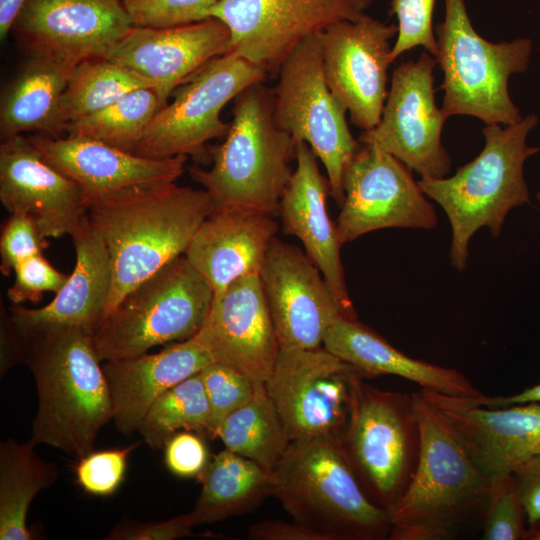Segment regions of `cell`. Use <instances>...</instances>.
<instances>
[{"label": "cell", "mask_w": 540, "mask_h": 540, "mask_svg": "<svg viewBox=\"0 0 540 540\" xmlns=\"http://www.w3.org/2000/svg\"><path fill=\"white\" fill-rule=\"evenodd\" d=\"M0 201L10 215L29 218L43 241L74 235L88 216L81 187L22 135L0 145Z\"/></svg>", "instance_id": "obj_19"}, {"label": "cell", "mask_w": 540, "mask_h": 540, "mask_svg": "<svg viewBox=\"0 0 540 540\" xmlns=\"http://www.w3.org/2000/svg\"><path fill=\"white\" fill-rule=\"evenodd\" d=\"M197 478L202 487L189 512L195 526L248 513L274 495L271 471L226 448L209 460Z\"/></svg>", "instance_id": "obj_30"}, {"label": "cell", "mask_w": 540, "mask_h": 540, "mask_svg": "<svg viewBox=\"0 0 540 540\" xmlns=\"http://www.w3.org/2000/svg\"><path fill=\"white\" fill-rule=\"evenodd\" d=\"M259 277L280 349L321 347L344 317L319 268L295 245L273 238Z\"/></svg>", "instance_id": "obj_18"}, {"label": "cell", "mask_w": 540, "mask_h": 540, "mask_svg": "<svg viewBox=\"0 0 540 540\" xmlns=\"http://www.w3.org/2000/svg\"><path fill=\"white\" fill-rule=\"evenodd\" d=\"M413 394L419 458L406 491L388 510V539L439 540L484 509L490 478L475 464L444 415L420 391Z\"/></svg>", "instance_id": "obj_3"}, {"label": "cell", "mask_w": 540, "mask_h": 540, "mask_svg": "<svg viewBox=\"0 0 540 540\" xmlns=\"http://www.w3.org/2000/svg\"><path fill=\"white\" fill-rule=\"evenodd\" d=\"M210 408L199 373L162 393L150 406L138 432L152 448H164L180 430L208 436Z\"/></svg>", "instance_id": "obj_35"}, {"label": "cell", "mask_w": 540, "mask_h": 540, "mask_svg": "<svg viewBox=\"0 0 540 540\" xmlns=\"http://www.w3.org/2000/svg\"><path fill=\"white\" fill-rule=\"evenodd\" d=\"M317 156L304 141H296V168L279 205L283 232L296 236L330 286L343 316L357 319L340 256L343 243L327 211L330 185Z\"/></svg>", "instance_id": "obj_23"}, {"label": "cell", "mask_w": 540, "mask_h": 540, "mask_svg": "<svg viewBox=\"0 0 540 540\" xmlns=\"http://www.w3.org/2000/svg\"><path fill=\"white\" fill-rule=\"evenodd\" d=\"M132 25L120 0H27L10 32L29 56L74 68L105 58Z\"/></svg>", "instance_id": "obj_17"}, {"label": "cell", "mask_w": 540, "mask_h": 540, "mask_svg": "<svg viewBox=\"0 0 540 540\" xmlns=\"http://www.w3.org/2000/svg\"><path fill=\"white\" fill-rule=\"evenodd\" d=\"M537 122V115L529 114L504 127L486 125L485 145L473 160L452 176L418 180L424 194L437 202L449 219V257L456 270L465 269L470 240L480 228L488 227L492 236L498 237L508 213L530 202L523 167L530 156L540 151V147L526 144Z\"/></svg>", "instance_id": "obj_4"}, {"label": "cell", "mask_w": 540, "mask_h": 540, "mask_svg": "<svg viewBox=\"0 0 540 540\" xmlns=\"http://www.w3.org/2000/svg\"><path fill=\"white\" fill-rule=\"evenodd\" d=\"M296 142L277 126L272 91L263 82L235 99L225 140L212 151L209 170L190 167L191 177L220 205H240L275 214L293 171Z\"/></svg>", "instance_id": "obj_6"}, {"label": "cell", "mask_w": 540, "mask_h": 540, "mask_svg": "<svg viewBox=\"0 0 540 540\" xmlns=\"http://www.w3.org/2000/svg\"><path fill=\"white\" fill-rule=\"evenodd\" d=\"M72 69L46 58L29 56L2 94L1 139L23 132L59 137L60 102Z\"/></svg>", "instance_id": "obj_29"}, {"label": "cell", "mask_w": 540, "mask_h": 540, "mask_svg": "<svg viewBox=\"0 0 540 540\" xmlns=\"http://www.w3.org/2000/svg\"><path fill=\"white\" fill-rule=\"evenodd\" d=\"M27 138L48 164L81 187L86 201L131 186L175 182L188 158L143 157L80 136L34 134Z\"/></svg>", "instance_id": "obj_25"}, {"label": "cell", "mask_w": 540, "mask_h": 540, "mask_svg": "<svg viewBox=\"0 0 540 540\" xmlns=\"http://www.w3.org/2000/svg\"><path fill=\"white\" fill-rule=\"evenodd\" d=\"M343 188L336 223L343 244L379 229L437 225L435 208L412 170L375 144L361 143L345 168Z\"/></svg>", "instance_id": "obj_13"}, {"label": "cell", "mask_w": 540, "mask_h": 540, "mask_svg": "<svg viewBox=\"0 0 540 540\" xmlns=\"http://www.w3.org/2000/svg\"><path fill=\"white\" fill-rule=\"evenodd\" d=\"M483 540H526L528 527L513 473L490 477L484 507Z\"/></svg>", "instance_id": "obj_36"}, {"label": "cell", "mask_w": 540, "mask_h": 540, "mask_svg": "<svg viewBox=\"0 0 540 540\" xmlns=\"http://www.w3.org/2000/svg\"><path fill=\"white\" fill-rule=\"evenodd\" d=\"M347 0H218L208 18L222 21L230 32L233 53L278 73L285 59L304 40L329 25L364 16Z\"/></svg>", "instance_id": "obj_15"}, {"label": "cell", "mask_w": 540, "mask_h": 540, "mask_svg": "<svg viewBox=\"0 0 540 540\" xmlns=\"http://www.w3.org/2000/svg\"><path fill=\"white\" fill-rule=\"evenodd\" d=\"M229 48L228 27L208 18L172 27L132 25L105 58L154 81L161 109L174 90L207 62L228 53Z\"/></svg>", "instance_id": "obj_21"}, {"label": "cell", "mask_w": 540, "mask_h": 540, "mask_svg": "<svg viewBox=\"0 0 540 540\" xmlns=\"http://www.w3.org/2000/svg\"><path fill=\"white\" fill-rule=\"evenodd\" d=\"M212 362L195 336L157 353L105 361L102 368L118 431L124 435L138 431L146 412L162 393Z\"/></svg>", "instance_id": "obj_26"}, {"label": "cell", "mask_w": 540, "mask_h": 540, "mask_svg": "<svg viewBox=\"0 0 540 540\" xmlns=\"http://www.w3.org/2000/svg\"><path fill=\"white\" fill-rule=\"evenodd\" d=\"M272 90L278 127L304 141L326 169L330 195L342 205L345 168L361 143L346 120V109L329 89L323 73L319 33L298 45L278 70Z\"/></svg>", "instance_id": "obj_10"}, {"label": "cell", "mask_w": 540, "mask_h": 540, "mask_svg": "<svg viewBox=\"0 0 540 540\" xmlns=\"http://www.w3.org/2000/svg\"><path fill=\"white\" fill-rule=\"evenodd\" d=\"M213 291L181 255L132 289L94 333L101 361L128 358L192 338L209 313Z\"/></svg>", "instance_id": "obj_9"}, {"label": "cell", "mask_w": 540, "mask_h": 540, "mask_svg": "<svg viewBox=\"0 0 540 540\" xmlns=\"http://www.w3.org/2000/svg\"><path fill=\"white\" fill-rule=\"evenodd\" d=\"M444 1V20L434 28L444 115L473 116L486 125L519 122L523 117L509 95L508 80L528 70L531 40L489 42L473 28L464 0Z\"/></svg>", "instance_id": "obj_7"}, {"label": "cell", "mask_w": 540, "mask_h": 540, "mask_svg": "<svg viewBox=\"0 0 540 540\" xmlns=\"http://www.w3.org/2000/svg\"><path fill=\"white\" fill-rule=\"evenodd\" d=\"M250 540H325L319 534L298 524L266 519L253 524L247 533Z\"/></svg>", "instance_id": "obj_46"}, {"label": "cell", "mask_w": 540, "mask_h": 540, "mask_svg": "<svg viewBox=\"0 0 540 540\" xmlns=\"http://www.w3.org/2000/svg\"><path fill=\"white\" fill-rule=\"evenodd\" d=\"M436 64L435 57L424 51L418 59L396 66L379 123L359 137V142L379 146L428 178H443L451 171L441 142L447 117L434 96Z\"/></svg>", "instance_id": "obj_14"}, {"label": "cell", "mask_w": 540, "mask_h": 540, "mask_svg": "<svg viewBox=\"0 0 540 540\" xmlns=\"http://www.w3.org/2000/svg\"><path fill=\"white\" fill-rule=\"evenodd\" d=\"M435 0H392L390 14L396 15L398 33L392 46L394 62L403 53L422 46L435 57L437 42L432 25Z\"/></svg>", "instance_id": "obj_38"}, {"label": "cell", "mask_w": 540, "mask_h": 540, "mask_svg": "<svg viewBox=\"0 0 540 540\" xmlns=\"http://www.w3.org/2000/svg\"><path fill=\"white\" fill-rule=\"evenodd\" d=\"M15 330L22 344V363L30 368L37 388L31 439L77 459L85 457L113 418L94 334L69 326Z\"/></svg>", "instance_id": "obj_2"}, {"label": "cell", "mask_w": 540, "mask_h": 540, "mask_svg": "<svg viewBox=\"0 0 540 540\" xmlns=\"http://www.w3.org/2000/svg\"><path fill=\"white\" fill-rule=\"evenodd\" d=\"M195 337L213 362L233 366L265 382L280 346L259 273L235 280L213 299Z\"/></svg>", "instance_id": "obj_20"}, {"label": "cell", "mask_w": 540, "mask_h": 540, "mask_svg": "<svg viewBox=\"0 0 540 540\" xmlns=\"http://www.w3.org/2000/svg\"><path fill=\"white\" fill-rule=\"evenodd\" d=\"M278 228L267 212L220 205L199 226L184 255L215 299L235 280L260 272Z\"/></svg>", "instance_id": "obj_24"}, {"label": "cell", "mask_w": 540, "mask_h": 540, "mask_svg": "<svg viewBox=\"0 0 540 540\" xmlns=\"http://www.w3.org/2000/svg\"><path fill=\"white\" fill-rule=\"evenodd\" d=\"M47 245L32 221L20 215H10L5 222L0 237V270L9 275L24 260L43 253Z\"/></svg>", "instance_id": "obj_42"}, {"label": "cell", "mask_w": 540, "mask_h": 540, "mask_svg": "<svg viewBox=\"0 0 540 540\" xmlns=\"http://www.w3.org/2000/svg\"><path fill=\"white\" fill-rule=\"evenodd\" d=\"M526 540H540V522L528 526Z\"/></svg>", "instance_id": "obj_50"}, {"label": "cell", "mask_w": 540, "mask_h": 540, "mask_svg": "<svg viewBox=\"0 0 540 540\" xmlns=\"http://www.w3.org/2000/svg\"><path fill=\"white\" fill-rule=\"evenodd\" d=\"M76 252L73 272L47 305L9 308L11 323L19 330L44 326L82 327L93 334L103 321L111 290V265L106 246L88 216L71 236Z\"/></svg>", "instance_id": "obj_27"}, {"label": "cell", "mask_w": 540, "mask_h": 540, "mask_svg": "<svg viewBox=\"0 0 540 540\" xmlns=\"http://www.w3.org/2000/svg\"><path fill=\"white\" fill-rule=\"evenodd\" d=\"M512 473L516 478L528 526L540 522V455L525 460Z\"/></svg>", "instance_id": "obj_45"}, {"label": "cell", "mask_w": 540, "mask_h": 540, "mask_svg": "<svg viewBox=\"0 0 540 540\" xmlns=\"http://www.w3.org/2000/svg\"><path fill=\"white\" fill-rule=\"evenodd\" d=\"M210 408V438L217 437L222 421L247 403L255 392L257 380L241 370L212 362L199 372Z\"/></svg>", "instance_id": "obj_37"}, {"label": "cell", "mask_w": 540, "mask_h": 540, "mask_svg": "<svg viewBox=\"0 0 540 540\" xmlns=\"http://www.w3.org/2000/svg\"><path fill=\"white\" fill-rule=\"evenodd\" d=\"M322 346L364 378L394 375L427 391L461 398L484 396L461 372L407 356L357 319L342 317L334 322Z\"/></svg>", "instance_id": "obj_28"}, {"label": "cell", "mask_w": 540, "mask_h": 540, "mask_svg": "<svg viewBox=\"0 0 540 540\" xmlns=\"http://www.w3.org/2000/svg\"><path fill=\"white\" fill-rule=\"evenodd\" d=\"M137 444L91 452L75 468L78 484L89 494L110 496L124 480L127 458Z\"/></svg>", "instance_id": "obj_40"}, {"label": "cell", "mask_w": 540, "mask_h": 540, "mask_svg": "<svg viewBox=\"0 0 540 540\" xmlns=\"http://www.w3.org/2000/svg\"><path fill=\"white\" fill-rule=\"evenodd\" d=\"M271 473L273 496L295 522L325 540L388 539V512L364 493L340 439L291 441Z\"/></svg>", "instance_id": "obj_5"}, {"label": "cell", "mask_w": 540, "mask_h": 540, "mask_svg": "<svg viewBox=\"0 0 540 540\" xmlns=\"http://www.w3.org/2000/svg\"><path fill=\"white\" fill-rule=\"evenodd\" d=\"M164 448L166 467L178 477H197L209 462L204 441L189 431L174 434Z\"/></svg>", "instance_id": "obj_43"}, {"label": "cell", "mask_w": 540, "mask_h": 540, "mask_svg": "<svg viewBox=\"0 0 540 540\" xmlns=\"http://www.w3.org/2000/svg\"><path fill=\"white\" fill-rule=\"evenodd\" d=\"M27 0H0V38L5 39Z\"/></svg>", "instance_id": "obj_48"}, {"label": "cell", "mask_w": 540, "mask_h": 540, "mask_svg": "<svg viewBox=\"0 0 540 540\" xmlns=\"http://www.w3.org/2000/svg\"><path fill=\"white\" fill-rule=\"evenodd\" d=\"M355 9L360 12H364L373 3L380 0H347Z\"/></svg>", "instance_id": "obj_49"}, {"label": "cell", "mask_w": 540, "mask_h": 540, "mask_svg": "<svg viewBox=\"0 0 540 540\" xmlns=\"http://www.w3.org/2000/svg\"><path fill=\"white\" fill-rule=\"evenodd\" d=\"M537 200H538L539 205H540V190H539L538 193H537Z\"/></svg>", "instance_id": "obj_51"}, {"label": "cell", "mask_w": 540, "mask_h": 540, "mask_svg": "<svg viewBox=\"0 0 540 540\" xmlns=\"http://www.w3.org/2000/svg\"><path fill=\"white\" fill-rule=\"evenodd\" d=\"M420 392L444 415L489 478L512 473L525 460L540 455V403L491 408L474 405L470 398Z\"/></svg>", "instance_id": "obj_22"}, {"label": "cell", "mask_w": 540, "mask_h": 540, "mask_svg": "<svg viewBox=\"0 0 540 540\" xmlns=\"http://www.w3.org/2000/svg\"><path fill=\"white\" fill-rule=\"evenodd\" d=\"M216 207L205 189L175 182L136 185L88 199L90 225L103 240L111 265L103 320L132 289L183 255Z\"/></svg>", "instance_id": "obj_1"}, {"label": "cell", "mask_w": 540, "mask_h": 540, "mask_svg": "<svg viewBox=\"0 0 540 540\" xmlns=\"http://www.w3.org/2000/svg\"><path fill=\"white\" fill-rule=\"evenodd\" d=\"M340 443L366 496L388 512L406 491L418 463L414 394L381 390L359 377Z\"/></svg>", "instance_id": "obj_8"}, {"label": "cell", "mask_w": 540, "mask_h": 540, "mask_svg": "<svg viewBox=\"0 0 540 540\" xmlns=\"http://www.w3.org/2000/svg\"><path fill=\"white\" fill-rule=\"evenodd\" d=\"M190 513L157 523H121L106 537L112 540H175L193 535Z\"/></svg>", "instance_id": "obj_44"}, {"label": "cell", "mask_w": 540, "mask_h": 540, "mask_svg": "<svg viewBox=\"0 0 540 540\" xmlns=\"http://www.w3.org/2000/svg\"><path fill=\"white\" fill-rule=\"evenodd\" d=\"M30 439L19 443L7 439L0 443V539L30 540L26 520L35 496L49 488L58 477L54 463L35 452Z\"/></svg>", "instance_id": "obj_31"}, {"label": "cell", "mask_w": 540, "mask_h": 540, "mask_svg": "<svg viewBox=\"0 0 540 540\" xmlns=\"http://www.w3.org/2000/svg\"><path fill=\"white\" fill-rule=\"evenodd\" d=\"M469 400L474 405L491 408L530 402L540 403V383L510 396L487 397L484 395L479 398H470Z\"/></svg>", "instance_id": "obj_47"}, {"label": "cell", "mask_w": 540, "mask_h": 540, "mask_svg": "<svg viewBox=\"0 0 540 540\" xmlns=\"http://www.w3.org/2000/svg\"><path fill=\"white\" fill-rule=\"evenodd\" d=\"M156 90L157 84L143 75L106 58L88 59L70 72L59 108V126L98 111L138 89Z\"/></svg>", "instance_id": "obj_33"}, {"label": "cell", "mask_w": 540, "mask_h": 540, "mask_svg": "<svg viewBox=\"0 0 540 540\" xmlns=\"http://www.w3.org/2000/svg\"><path fill=\"white\" fill-rule=\"evenodd\" d=\"M120 1H123V0H120Z\"/></svg>", "instance_id": "obj_52"}, {"label": "cell", "mask_w": 540, "mask_h": 540, "mask_svg": "<svg viewBox=\"0 0 540 540\" xmlns=\"http://www.w3.org/2000/svg\"><path fill=\"white\" fill-rule=\"evenodd\" d=\"M218 0H123L134 26L172 27L208 19Z\"/></svg>", "instance_id": "obj_39"}, {"label": "cell", "mask_w": 540, "mask_h": 540, "mask_svg": "<svg viewBox=\"0 0 540 540\" xmlns=\"http://www.w3.org/2000/svg\"><path fill=\"white\" fill-rule=\"evenodd\" d=\"M159 110L151 88L133 91L118 101L69 123L68 136L94 139L134 153L148 124Z\"/></svg>", "instance_id": "obj_34"}, {"label": "cell", "mask_w": 540, "mask_h": 540, "mask_svg": "<svg viewBox=\"0 0 540 540\" xmlns=\"http://www.w3.org/2000/svg\"><path fill=\"white\" fill-rule=\"evenodd\" d=\"M398 26L364 14L335 22L319 32L327 85L362 131L380 121L387 97L388 68Z\"/></svg>", "instance_id": "obj_16"}, {"label": "cell", "mask_w": 540, "mask_h": 540, "mask_svg": "<svg viewBox=\"0 0 540 540\" xmlns=\"http://www.w3.org/2000/svg\"><path fill=\"white\" fill-rule=\"evenodd\" d=\"M225 448L271 471L291 443L265 383L257 381L252 398L230 413L217 431Z\"/></svg>", "instance_id": "obj_32"}, {"label": "cell", "mask_w": 540, "mask_h": 540, "mask_svg": "<svg viewBox=\"0 0 540 540\" xmlns=\"http://www.w3.org/2000/svg\"><path fill=\"white\" fill-rule=\"evenodd\" d=\"M13 272L15 280L7 296L15 305L25 301L39 302L47 291L56 294L68 280V276L53 267L43 253L24 260Z\"/></svg>", "instance_id": "obj_41"}, {"label": "cell", "mask_w": 540, "mask_h": 540, "mask_svg": "<svg viewBox=\"0 0 540 540\" xmlns=\"http://www.w3.org/2000/svg\"><path fill=\"white\" fill-rule=\"evenodd\" d=\"M359 377L358 370L321 346L280 349L264 383L290 441L341 439Z\"/></svg>", "instance_id": "obj_12"}, {"label": "cell", "mask_w": 540, "mask_h": 540, "mask_svg": "<svg viewBox=\"0 0 540 540\" xmlns=\"http://www.w3.org/2000/svg\"><path fill=\"white\" fill-rule=\"evenodd\" d=\"M267 72L233 53L207 62L177 88L174 100L159 109L134 154L148 158L201 156L205 144L227 134L223 107L244 89L264 82Z\"/></svg>", "instance_id": "obj_11"}]
</instances>
